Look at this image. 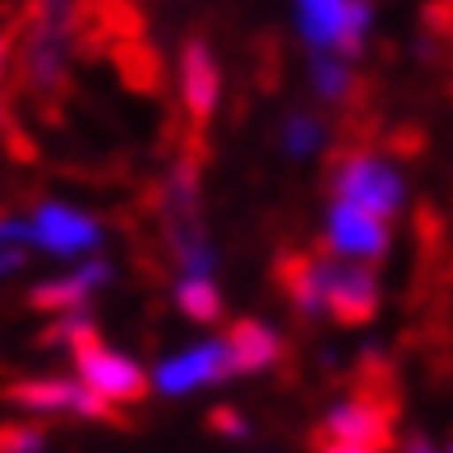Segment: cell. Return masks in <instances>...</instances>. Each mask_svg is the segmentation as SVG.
Segmentation results:
<instances>
[{
  "label": "cell",
  "instance_id": "obj_5",
  "mask_svg": "<svg viewBox=\"0 0 453 453\" xmlns=\"http://www.w3.org/2000/svg\"><path fill=\"white\" fill-rule=\"evenodd\" d=\"M70 357H74L79 380H84L93 394L111 398V403H120V407L149 403V394H153V375H143V370H139L130 357H116L111 347L102 342L97 328H88L84 338H74V342H70Z\"/></svg>",
  "mask_w": 453,
  "mask_h": 453
},
{
  "label": "cell",
  "instance_id": "obj_19",
  "mask_svg": "<svg viewBox=\"0 0 453 453\" xmlns=\"http://www.w3.org/2000/svg\"><path fill=\"white\" fill-rule=\"evenodd\" d=\"M0 453H47V430L37 421H5L0 426Z\"/></svg>",
  "mask_w": 453,
  "mask_h": 453
},
{
  "label": "cell",
  "instance_id": "obj_13",
  "mask_svg": "<svg viewBox=\"0 0 453 453\" xmlns=\"http://www.w3.org/2000/svg\"><path fill=\"white\" fill-rule=\"evenodd\" d=\"M347 0H296V28L311 51H334L342 33Z\"/></svg>",
  "mask_w": 453,
  "mask_h": 453
},
{
  "label": "cell",
  "instance_id": "obj_11",
  "mask_svg": "<svg viewBox=\"0 0 453 453\" xmlns=\"http://www.w3.org/2000/svg\"><path fill=\"white\" fill-rule=\"evenodd\" d=\"M226 347H232L236 375H264V370L287 365V342L264 319H236L226 328Z\"/></svg>",
  "mask_w": 453,
  "mask_h": 453
},
{
  "label": "cell",
  "instance_id": "obj_8",
  "mask_svg": "<svg viewBox=\"0 0 453 453\" xmlns=\"http://www.w3.org/2000/svg\"><path fill=\"white\" fill-rule=\"evenodd\" d=\"M218 97H222V70L218 56L203 37H185L180 47V107H185V126L203 134L218 116Z\"/></svg>",
  "mask_w": 453,
  "mask_h": 453
},
{
  "label": "cell",
  "instance_id": "obj_10",
  "mask_svg": "<svg viewBox=\"0 0 453 453\" xmlns=\"http://www.w3.org/2000/svg\"><path fill=\"white\" fill-rule=\"evenodd\" d=\"M116 282V264L107 259H88L84 269H74L70 278H56V282H42L24 296L28 311H42V315H65V311H88V301L102 292V287Z\"/></svg>",
  "mask_w": 453,
  "mask_h": 453
},
{
  "label": "cell",
  "instance_id": "obj_14",
  "mask_svg": "<svg viewBox=\"0 0 453 453\" xmlns=\"http://www.w3.org/2000/svg\"><path fill=\"white\" fill-rule=\"evenodd\" d=\"M111 60H116L120 79H126L134 93H162V60L143 37H130V42L111 47Z\"/></svg>",
  "mask_w": 453,
  "mask_h": 453
},
{
  "label": "cell",
  "instance_id": "obj_20",
  "mask_svg": "<svg viewBox=\"0 0 453 453\" xmlns=\"http://www.w3.org/2000/svg\"><path fill=\"white\" fill-rule=\"evenodd\" d=\"M203 426H209L213 435H226V440H245V435H250V421H245L236 407H213L209 417H203Z\"/></svg>",
  "mask_w": 453,
  "mask_h": 453
},
{
  "label": "cell",
  "instance_id": "obj_23",
  "mask_svg": "<svg viewBox=\"0 0 453 453\" xmlns=\"http://www.w3.org/2000/svg\"><path fill=\"white\" fill-rule=\"evenodd\" d=\"M403 453H435V444H430V440L421 435V430H417V435H407V444H403Z\"/></svg>",
  "mask_w": 453,
  "mask_h": 453
},
{
  "label": "cell",
  "instance_id": "obj_21",
  "mask_svg": "<svg viewBox=\"0 0 453 453\" xmlns=\"http://www.w3.org/2000/svg\"><path fill=\"white\" fill-rule=\"evenodd\" d=\"M0 245H33V222H24V218H14L10 209H0Z\"/></svg>",
  "mask_w": 453,
  "mask_h": 453
},
{
  "label": "cell",
  "instance_id": "obj_9",
  "mask_svg": "<svg viewBox=\"0 0 453 453\" xmlns=\"http://www.w3.org/2000/svg\"><path fill=\"white\" fill-rule=\"evenodd\" d=\"M324 241L334 245V255L357 259V264H380L388 255V222L352 199H334L324 218Z\"/></svg>",
  "mask_w": 453,
  "mask_h": 453
},
{
  "label": "cell",
  "instance_id": "obj_3",
  "mask_svg": "<svg viewBox=\"0 0 453 453\" xmlns=\"http://www.w3.org/2000/svg\"><path fill=\"white\" fill-rule=\"evenodd\" d=\"M0 398L19 411H28V417H84V421H102V426H134L120 411V403L93 394L84 380H60V375L10 380L0 388Z\"/></svg>",
  "mask_w": 453,
  "mask_h": 453
},
{
  "label": "cell",
  "instance_id": "obj_24",
  "mask_svg": "<svg viewBox=\"0 0 453 453\" xmlns=\"http://www.w3.org/2000/svg\"><path fill=\"white\" fill-rule=\"evenodd\" d=\"M449 453H453V444H449Z\"/></svg>",
  "mask_w": 453,
  "mask_h": 453
},
{
  "label": "cell",
  "instance_id": "obj_16",
  "mask_svg": "<svg viewBox=\"0 0 453 453\" xmlns=\"http://www.w3.org/2000/svg\"><path fill=\"white\" fill-rule=\"evenodd\" d=\"M324 139H328V126L315 116V111H287L282 116V130H278V143H282V153L287 157H315L324 149Z\"/></svg>",
  "mask_w": 453,
  "mask_h": 453
},
{
  "label": "cell",
  "instance_id": "obj_17",
  "mask_svg": "<svg viewBox=\"0 0 453 453\" xmlns=\"http://www.w3.org/2000/svg\"><path fill=\"white\" fill-rule=\"evenodd\" d=\"M370 19H375V5L370 0H347V14H342V33H338V56L342 60H357L365 51V37H370Z\"/></svg>",
  "mask_w": 453,
  "mask_h": 453
},
{
  "label": "cell",
  "instance_id": "obj_1",
  "mask_svg": "<svg viewBox=\"0 0 453 453\" xmlns=\"http://www.w3.org/2000/svg\"><path fill=\"white\" fill-rule=\"evenodd\" d=\"M70 37H56L47 28L24 24L14 47V70H19V93H24L47 120H60V107L70 97V65H74Z\"/></svg>",
  "mask_w": 453,
  "mask_h": 453
},
{
  "label": "cell",
  "instance_id": "obj_2",
  "mask_svg": "<svg viewBox=\"0 0 453 453\" xmlns=\"http://www.w3.org/2000/svg\"><path fill=\"white\" fill-rule=\"evenodd\" d=\"M328 190H334V199H352L384 222L403 213V195H407L398 167H388L370 143H347V139L334 149V162H328Z\"/></svg>",
  "mask_w": 453,
  "mask_h": 453
},
{
  "label": "cell",
  "instance_id": "obj_7",
  "mask_svg": "<svg viewBox=\"0 0 453 453\" xmlns=\"http://www.w3.org/2000/svg\"><path fill=\"white\" fill-rule=\"evenodd\" d=\"M33 245L47 250L56 259H79L102 245V222L70 209V203H56V199H33Z\"/></svg>",
  "mask_w": 453,
  "mask_h": 453
},
{
  "label": "cell",
  "instance_id": "obj_18",
  "mask_svg": "<svg viewBox=\"0 0 453 453\" xmlns=\"http://www.w3.org/2000/svg\"><path fill=\"white\" fill-rule=\"evenodd\" d=\"M88 328H97L88 311H65V315H56L42 334H37V347H70L74 338H84Z\"/></svg>",
  "mask_w": 453,
  "mask_h": 453
},
{
  "label": "cell",
  "instance_id": "obj_12",
  "mask_svg": "<svg viewBox=\"0 0 453 453\" xmlns=\"http://www.w3.org/2000/svg\"><path fill=\"white\" fill-rule=\"evenodd\" d=\"M93 5L97 0H24V24L79 42V33H84L88 19H93Z\"/></svg>",
  "mask_w": 453,
  "mask_h": 453
},
{
  "label": "cell",
  "instance_id": "obj_6",
  "mask_svg": "<svg viewBox=\"0 0 453 453\" xmlns=\"http://www.w3.org/2000/svg\"><path fill=\"white\" fill-rule=\"evenodd\" d=\"M236 375V361H232V347L226 338H209L190 347L180 357H167L157 370H153V388L162 398H185L195 388H213V384H226Z\"/></svg>",
  "mask_w": 453,
  "mask_h": 453
},
{
  "label": "cell",
  "instance_id": "obj_15",
  "mask_svg": "<svg viewBox=\"0 0 453 453\" xmlns=\"http://www.w3.org/2000/svg\"><path fill=\"white\" fill-rule=\"evenodd\" d=\"M176 305H180V315L195 319V324H218L222 319V292H218V282L203 278V273H180Z\"/></svg>",
  "mask_w": 453,
  "mask_h": 453
},
{
  "label": "cell",
  "instance_id": "obj_4",
  "mask_svg": "<svg viewBox=\"0 0 453 453\" xmlns=\"http://www.w3.org/2000/svg\"><path fill=\"white\" fill-rule=\"evenodd\" d=\"M319 292H324V311L334 315L342 328H361L380 315V282L370 273V264L342 259L334 255V245L319 241Z\"/></svg>",
  "mask_w": 453,
  "mask_h": 453
},
{
  "label": "cell",
  "instance_id": "obj_22",
  "mask_svg": "<svg viewBox=\"0 0 453 453\" xmlns=\"http://www.w3.org/2000/svg\"><path fill=\"white\" fill-rule=\"evenodd\" d=\"M19 269H28V250L24 245H0V278H10Z\"/></svg>",
  "mask_w": 453,
  "mask_h": 453
}]
</instances>
